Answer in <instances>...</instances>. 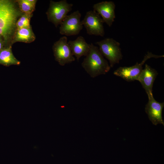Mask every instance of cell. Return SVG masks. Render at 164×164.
Instances as JSON below:
<instances>
[{
  "instance_id": "obj_1",
  "label": "cell",
  "mask_w": 164,
  "mask_h": 164,
  "mask_svg": "<svg viewBox=\"0 0 164 164\" xmlns=\"http://www.w3.org/2000/svg\"><path fill=\"white\" fill-rule=\"evenodd\" d=\"M23 14L15 0H0V35L4 40L5 47L12 46L16 22Z\"/></svg>"
},
{
  "instance_id": "obj_2",
  "label": "cell",
  "mask_w": 164,
  "mask_h": 164,
  "mask_svg": "<svg viewBox=\"0 0 164 164\" xmlns=\"http://www.w3.org/2000/svg\"><path fill=\"white\" fill-rule=\"evenodd\" d=\"M82 67L92 78L105 74L111 67L101 53L98 47L91 43L90 50L81 63Z\"/></svg>"
},
{
  "instance_id": "obj_3",
  "label": "cell",
  "mask_w": 164,
  "mask_h": 164,
  "mask_svg": "<svg viewBox=\"0 0 164 164\" xmlns=\"http://www.w3.org/2000/svg\"><path fill=\"white\" fill-rule=\"evenodd\" d=\"M103 55L109 61L110 66L113 67L118 63L123 58L120 43L112 38H106L95 43Z\"/></svg>"
},
{
  "instance_id": "obj_4",
  "label": "cell",
  "mask_w": 164,
  "mask_h": 164,
  "mask_svg": "<svg viewBox=\"0 0 164 164\" xmlns=\"http://www.w3.org/2000/svg\"><path fill=\"white\" fill-rule=\"evenodd\" d=\"M73 6L72 4L67 3L66 0L58 2L50 0L46 12L48 21L57 27L72 10Z\"/></svg>"
},
{
  "instance_id": "obj_5",
  "label": "cell",
  "mask_w": 164,
  "mask_h": 164,
  "mask_svg": "<svg viewBox=\"0 0 164 164\" xmlns=\"http://www.w3.org/2000/svg\"><path fill=\"white\" fill-rule=\"evenodd\" d=\"M164 56V55H155L149 52L140 63L137 62L134 65L131 67H120L114 71V74L128 82L137 80L143 69L142 66L146 61L152 58H158Z\"/></svg>"
},
{
  "instance_id": "obj_6",
  "label": "cell",
  "mask_w": 164,
  "mask_h": 164,
  "mask_svg": "<svg viewBox=\"0 0 164 164\" xmlns=\"http://www.w3.org/2000/svg\"><path fill=\"white\" fill-rule=\"evenodd\" d=\"M81 22L88 35L102 37L104 36V22L100 15L96 11L93 10L87 12Z\"/></svg>"
},
{
  "instance_id": "obj_7",
  "label": "cell",
  "mask_w": 164,
  "mask_h": 164,
  "mask_svg": "<svg viewBox=\"0 0 164 164\" xmlns=\"http://www.w3.org/2000/svg\"><path fill=\"white\" fill-rule=\"evenodd\" d=\"M67 41V36H63L55 42L52 46L55 60L62 66L75 60Z\"/></svg>"
},
{
  "instance_id": "obj_8",
  "label": "cell",
  "mask_w": 164,
  "mask_h": 164,
  "mask_svg": "<svg viewBox=\"0 0 164 164\" xmlns=\"http://www.w3.org/2000/svg\"><path fill=\"white\" fill-rule=\"evenodd\" d=\"M81 17L78 10L67 15L60 24V34L67 36L78 34L83 28Z\"/></svg>"
},
{
  "instance_id": "obj_9",
  "label": "cell",
  "mask_w": 164,
  "mask_h": 164,
  "mask_svg": "<svg viewBox=\"0 0 164 164\" xmlns=\"http://www.w3.org/2000/svg\"><path fill=\"white\" fill-rule=\"evenodd\" d=\"M148 101L145 105V111L149 120L156 125L162 124L164 126V122L162 116V112L164 106V103L157 101L153 95L148 96Z\"/></svg>"
},
{
  "instance_id": "obj_10",
  "label": "cell",
  "mask_w": 164,
  "mask_h": 164,
  "mask_svg": "<svg viewBox=\"0 0 164 164\" xmlns=\"http://www.w3.org/2000/svg\"><path fill=\"white\" fill-rule=\"evenodd\" d=\"M115 5L112 1H103L94 4V10L101 16L104 23L111 27L115 18Z\"/></svg>"
},
{
  "instance_id": "obj_11",
  "label": "cell",
  "mask_w": 164,
  "mask_h": 164,
  "mask_svg": "<svg viewBox=\"0 0 164 164\" xmlns=\"http://www.w3.org/2000/svg\"><path fill=\"white\" fill-rule=\"evenodd\" d=\"M158 74L156 70L146 64L138 78L148 96L153 95V85Z\"/></svg>"
},
{
  "instance_id": "obj_12",
  "label": "cell",
  "mask_w": 164,
  "mask_h": 164,
  "mask_svg": "<svg viewBox=\"0 0 164 164\" xmlns=\"http://www.w3.org/2000/svg\"><path fill=\"white\" fill-rule=\"evenodd\" d=\"M67 43L73 55L78 61L82 56H87L91 48V44L87 43L81 36H78L75 40L69 41Z\"/></svg>"
},
{
  "instance_id": "obj_13",
  "label": "cell",
  "mask_w": 164,
  "mask_h": 164,
  "mask_svg": "<svg viewBox=\"0 0 164 164\" xmlns=\"http://www.w3.org/2000/svg\"><path fill=\"white\" fill-rule=\"evenodd\" d=\"M36 38L31 27L17 29L13 36L11 45L17 42L30 43L33 42Z\"/></svg>"
},
{
  "instance_id": "obj_14",
  "label": "cell",
  "mask_w": 164,
  "mask_h": 164,
  "mask_svg": "<svg viewBox=\"0 0 164 164\" xmlns=\"http://www.w3.org/2000/svg\"><path fill=\"white\" fill-rule=\"evenodd\" d=\"M12 46L4 47L0 50V65L5 66L19 65L20 62L14 56L12 50Z\"/></svg>"
},
{
  "instance_id": "obj_15",
  "label": "cell",
  "mask_w": 164,
  "mask_h": 164,
  "mask_svg": "<svg viewBox=\"0 0 164 164\" xmlns=\"http://www.w3.org/2000/svg\"><path fill=\"white\" fill-rule=\"evenodd\" d=\"M19 8L23 13L32 14L35 9L36 0H16Z\"/></svg>"
},
{
  "instance_id": "obj_16",
  "label": "cell",
  "mask_w": 164,
  "mask_h": 164,
  "mask_svg": "<svg viewBox=\"0 0 164 164\" xmlns=\"http://www.w3.org/2000/svg\"><path fill=\"white\" fill-rule=\"evenodd\" d=\"M32 15V14L23 13L17 21L16 23L17 29L31 27L30 21Z\"/></svg>"
},
{
  "instance_id": "obj_17",
  "label": "cell",
  "mask_w": 164,
  "mask_h": 164,
  "mask_svg": "<svg viewBox=\"0 0 164 164\" xmlns=\"http://www.w3.org/2000/svg\"><path fill=\"white\" fill-rule=\"evenodd\" d=\"M5 47V44L3 37L0 35V50Z\"/></svg>"
}]
</instances>
